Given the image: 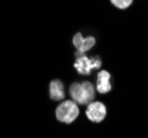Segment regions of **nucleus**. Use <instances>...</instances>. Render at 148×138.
<instances>
[{
	"label": "nucleus",
	"mask_w": 148,
	"mask_h": 138,
	"mask_svg": "<svg viewBox=\"0 0 148 138\" xmlns=\"http://www.w3.org/2000/svg\"><path fill=\"white\" fill-rule=\"evenodd\" d=\"M69 92L72 100L80 105H88L95 97V88L90 82L73 83L70 86Z\"/></svg>",
	"instance_id": "nucleus-1"
},
{
	"label": "nucleus",
	"mask_w": 148,
	"mask_h": 138,
	"mask_svg": "<svg viewBox=\"0 0 148 138\" xmlns=\"http://www.w3.org/2000/svg\"><path fill=\"white\" fill-rule=\"evenodd\" d=\"M79 107L73 100H65L61 103L56 109V116L59 122L64 124H71L79 116Z\"/></svg>",
	"instance_id": "nucleus-2"
},
{
	"label": "nucleus",
	"mask_w": 148,
	"mask_h": 138,
	"mask_svg": "<svg viewBox=\"0 0 148 138\" xmlns=\"http://www.w3.org/2000/svg\"><path fill=\"white\" fill-rule=\"evenodd\" d=\"M76 61L74 63V68L76 71L83 74V75H88L93 70L99 69L102 66V61L99 57H88L85 55V53L76 52Z\"/></svg>",
	"instance_id": "nucleus-3"
},
{
	"label": "nucleus",
	"mask_w": 148,
	"mask_h": 138,
	"mask_svg": "<svg viewBox=\"0 0 148 138\" xmlns=\"http://www.w3.org/2000/svg\"><path fill=\"white\" fill-rule=\"evenodd\" d=\"M86 116L91 122L94 123H101L106 117V107L101 102H92L87 105L86 108Z\"/></svg>",
	"instance_id": "nucleus-4"
},
{
	"label": "nucleus",
	"mask_w": 148,
	"mask_h": 138,
	"mask_svg": "<svg viewBox=\"0 0 148 138\" xmlns=\"http://www.w3.org/2000/svg\"><path fill=\"white\" fill-rule=\"evenodd\" d=\"M73 44L74 46L76 48L77 52L81 53H85L90 49H92L95 44V39L93 37H86L84 38L82 36V33L77 32L75 36L73 37Z\"/></svg>",
	"instance_id": "nucleus-5"
},
{
	"label": "nucleus",
	"mask_w": 148,
	"mask_h": 138,
	"mask_svg": "<svg viewBox=\"0 0 148 138\" xmlns=\"http://www.w3.org/2000/svg\"><path fill=\"white\" fill-rule=\"evenodd\" d=\"M96 89L101 94H106L112 89L111 84V74L107 71H101L97 74L96 80Z\"/></svg>",
	"instance_id": "nucleus-6"
},
{
	"label": "nucleus",
	"mask_w": 148,
	"mask_h": 138,
	"mask_svg": "<svg viewBox=\"0 0 148 138\" xmlns=\"http://www.w3.org/2000/svg\"><path fill=\"white\" fill-rule=\"evenodd\" d=\"M50 97L53 100H61L65 97L64 85L60 80H53L50 83Z\"/></svg>",
	"instance_id": "nucleus-7"
},
{
	"label": "nucleus",
	"mask_w": 148,
	"mask_h": 138,
	"mask_svg": "<svg viewBox=\"0 0 148 138\" xmlns=\"http://www.w3.org/2000/svg\"><path fill=\"white\" fill-rule=\"evenodd\" d=\"M111 2L118 9H126L132 5L133 0H111Z\"/></svg>",
	"instance_id": "nucleus-8"
}]
</instances>
